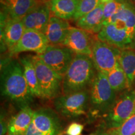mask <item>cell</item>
<instances>
[{
	"label": "cell",
	"mask_w": 135,
	"mask_h": 135,
	"mask_svg": "<svg viewBox=\"0 0 135 135\" xmlns=\"http://www.w3.org/2000/svg\"><path fill=\"white\" fill-rule=\"evenodd\" d=\"M117 1V10L102 22L97 39L123 50L135 48V7L131 0Z\"/></svg>",
	"instance_id": "6da1fadb"
},
{
	"label": "cell",
	"mask_w": 135,
	"mask_h": 135,
	"mask_svg": "<svg viewBox=\"0 0 135 135\" xmlns=\"http://www.w3.org/2000/svg\"><path fill=\"white\" fill-rule=\"evenodd\" d=\"M1 95L20 109L30 106L34 97L25 79L20 61L11 60L3 66L1 74Z\"/></svg>",
	"instance_id": "7a4b0ae2"
},
{
	"label": "cell",
	"mask_w": 135,
	"mask_h": 135,
	"mask_svg": "<svg viewBox=\"0 0 135 135\" xmlns=\"http://www.w3.org/2000/svg\"><path fill=\"white\" fill-rule=\"evenodd\" d=\"M89 90V104L87 120L93 123L103 118L116 101L115 91L108 80L107 75L98 71L93 80Z\"/></svg>",
	"instance_id": "3957f363"
},
{
	"label": "cell",
	"mask_w": 135,
	"mask_h": 135,
	"mask_svg": "<svg viewBox=\"0 0 135 135\" xmlns=\"http://www.w3.org/2000/svg\"><path fill=\"white\" fill-rule=\"evenodd\" d=\"M91 58L76 54L66 72L63 76L62 92L68 94L87 89L97 73Z\"/></svg>",
	"instance_id": "277c9868"
},
{
	"label": "cell",
	"mask_w": 135,
	"mask_h": 135,
	"mask_svg": "<svg viewBox=\"0 0 135 135\" xmlns=\"http://www.w3.org/2000/svg\"><path fill=\"white\" fill-rule=\"evenodd\" d=\"M89 104V90L63 94L54 99V107L57 113L68 119H76L86 115Z\"/></svg>",
	"instance_id": "5b68a950"
},
{
	"label": "cell",
	"mask_w": 135,
	"mask_h": 135,
	"mask_svg": "<svg viewBox=\"0 0 135 135\" xmlns=\"http://www.w3.org/2000/svg\"><path fill=\"white\" fill-rule=\"evenodd\" d=\"M135 111V90L124 93L104 116L99 128L105 129H116L122 125Z\"/></svg>",
	"instance_id": "8992f818"
},
{
	"label": "cell",
	"mask_w": 135,
	"mask_h": 135,
	"mask_svg": "<svg viewBox=\"0 0 135 135\" xmlns=\"http://www.w3.org/2000/svg\"><path fill=\"white\" fill-rule=\"evenodd\" d=\"M64 127L57 112L50 108L34 111L31 124L25 135H64Z\"/></svg>",
	"instance_id": "52a82bcc"
},
{
	"label": "cell",
	"mask_w": 135,
	"mask_h": 135,
	"mask_svg": "<svg viewBox=\"0 0 135 135\" xmlns=\"http://www.w3.org/2000/svg\"><path fill=\"white\" fill-rule=\"evenodd\" d=\"M32 58L36 70L41 98L51 99L59 97L62 90L63 76L48 66L37 55L32 56Z\"/></svg>",
	"instance_id": "ba28073f"
},
{
	"label": "cell",
	"mask_w": 135,
	"mask_h": 135,
	"mask_svg": "<svg viewBox=\"0 0 135 135\" xmlns=\"http://www.w3.org/2000/svg\"><path fill=\"white\" fill-rule=\"evenodd\" d=\"M121 50L99 40H94L91 59L97 71L107 75L119 62Z\"/></svg>",
	"instance_id": "9c48e42d"
},
{
	"label": "cell",
	"mask_w": 135,
	"mask_h": 135,
	"mask_svg": "<svg viewBox=\"0 0 135 135\" xmlns=\"http://www.w3.org/2000/svg\"><path fill=\"white\" fill-rule=\"evenodd\" d=\"M76 54L63 45H49L41 55H37L46 65L63 76Z\"/></svg>",
	"instance_id": "30bf717a"
},
{
	"label": "cell",
	"mask_w": 135,
	"mask_h": 135,
	"mask_svg": "<svg viewBox=\"0 0 135 135\" xmlns=\"http://www.w3.org/2000/svg\"><path fill=\"white\" fill-rule=\"evenodd\" d=\"M50 45L46 35L42 32L25 30L21 40L9 51L11 55L26 51L35 52L41 55Z\"/></svg>",
	"instance_id": "8fae6325"
},
{
	"label": "cell",
	"mask_w": 135,
	"mask_h": 135,
	"mask_svg": "<svg viewBox=\"0 0 135 135\" xmlns=\"http://www.w3.org/2000/svg\"><path fill=\"white\" fill-rule=\"evenodd\" d=\"M93 41L88 31L71 27L61 45L70 49L75 54L86 55L91 58Z\"/></svg>",
	"instance_id": "7c38bea8"
},
{
	"label": "cell",
	"mask_w": 135,
	"mask_h": 135,
	"mask_svg": "<svg viewBox=\"0 0 135 135\" xmlns=\"http://www.w3.org/2000/svg\"><path fill=\"white\" fill-rule=\"evenodd\" d=\"M40 3L38 0H1V15L6 20H22Z\"/></svg>",
	"instance_id": "4fadbf2b"
},
{
	"label": "cell",
	"mask_w": 135,
	"mask_h": 135,
	"mask_svg": "<svg viewBox=\"0 0 135 135\" xmlns=\"http://www.w3.org/2000/svg\"><path fill=\"white\" fill-rule=\"evenodd\" d=\"M51 18L47 2L41 3L22 19L25 30L38 31L44 33Z\"/></svg>",
	"instance_id": "5bb4252c"
},
{
	"label": "cell",
	"mask_w": 135,
	"mask_h": 135,
	"mask_svg": "<svg viewBox=\"0 0 135 135\" xmlns=\"http://www.w3.org/2000/svg\"><path fill=\"white\" fill-rule=\"evenodd\" d=\"M25 31L21 20H6L1 21V37L4 45L9 49L13 48L21 40Z\"/></svg>",
	"instance_id": "9a60e30c"
},
{
	"label": "cell",
	"mask_w": 135,
	"mask_h": 135,
	"mask_svg": "<svg viewBox=\"0 0 135 135\" xmlns=\"http://www.w3.org/2000/svg\"><path fill=\"white\" fill-rule=\"evenodd\" d=\"M70 26L66 20L55 16H51L44 34L50 45H61L68 33Z\"/></svg>",
	"instance_id": "2e32d148"
},
{
	"label": "cell",
	"mask_w": 135,
	"mask_h": 135,
	"mask_svg": "<svg viewBox=\"0 0 135 135\" xmlns=\"http://www.w3.org/2000/svg\"><path fill=\"white\" fill-rule=\"evenodd\" d=\"M34 111L30 106L23 108L10 118L8 127V135H25L31 124Z\"/></svg>",
	"instance_id": "e0dca14e"
},
{
	"label": "cell",
	"mask_w": 135,
	"mask_h": 135,
	"mask_svg": "<svg viewBox=\"0 0 135 135\" xmlns=\"http://www.w3.org/2000/svg\"><path fill=\"white\" fill-rule=\"evenodd\" d=\"M104 7V3L99 4L94 10L77 20L76 26L88 32L98 33L101 28Z\"/></svg>",
	"instance_id": "ac0fdd59"
},
{
	"label": "cell",
	"mask_w": 135,
	"mask_h": 135,
	"mask_svg": "<svg viewBox=\"0 0 135 135\" xmlns=\"http://www.w3.org/2000/svg\"><path fill=\"white\" fill-rule=\"evenodd\" d=\"M79 0H50L47 2L53 16L68 20L73 19Z\"/></svg>",
	"instance_id": "d6986e66"
},
{
	"label": "cell",
	"mask_w": 135,
	"mask_h": 135,
	"mask_svg": "<svg viewBox=\"0 0 135 135\" xmlns=\"http://www.w3.org/2000/svg\"><path fill=\"white\" fill-rule=\"evenodd\" d=\"M19 61L23 67L25 79L32 94L34 97L41 98L32 56H21Z\"/></svg>",
	"instance_id": "ffe728a7"
},
{
	"label": "cell",
	"mask_w": 135,
	"mask_h": 135,
	"mask_svg": "<svg viewBox=\"0 0 135 135\" xmlns=\"http://www.w3.org/2000/svg\"><path fill=\"white\" fill-rule=\"evenodd\" d=\"M119 62L127 78L129 88L135 80V50L132 49L121 50Z\"/></svg>",
	"instance_id": "44dd1931"
},
{
	"label": "cell",
	"mask_w": 135,
	"mask_h": 135,
	"mask_svg": "<svg viewBox=\"0 0 135 135\" xmlns=\"http://www.w3.org/2000/svg\"><path fill=\"white\" fill-rule=\"evenodd\" d=\"M106 75L109 84L115 92L120 91L126 88H129L127 78L119 64V62L117 63L113 70H111Z\"/></svg>",
	"instance_id": "7402d4cb"
},
{
	"label": "cell",
	"mask_w": 135,
	"mask_h": 135,
	"mask_svg": "<svg viewBox=\"0 0 135 135\" xmlns=\"http://www.w3.org/2000/svg\"><path fill=\"white\" fill-rule=\"evenodd\" d=\"M101 3L100 0H79L73 20L76 21L81 17L94 10Z\"/></svg>",
	"instance_id": "603a6c76"
},
{
	"label": "cell",
	"mask_w": 135,
	"mask_h": 135,
	"mask_svg": "<svg viewBox=\"0 0 135 135\" xmlns=\"http://www.w3.org/2000/svg\"><path fill=\"white\" fill-rule=\"evenodd\" d=\"M112 135L135 134V111L132 115L121 125L116 129H109Z\"/></svg>",
	"instance_id": "cb8c5ba5"
},
{
	"label": "cell",
	"mask_w": 135,
	"mask_h": 135,
	"mask_svg": "<svg viewBox=\"0 0 135 135\" xmlns=\"http://www.w3.org/2000/svg\"><path fill=\"white\" fill-rule=\"evenodd\" d=\"M118 5L119 3L117 0H111L104 4L102 22L108 20L115 13L118 8Z\"/></svg>",
	"instance_id": "d4e9b609"
},
{
	"label": "cell",
	"mask_w": 135,
	"mask_h": 135,
	"mask_svg": "<svg viewBox=\"0 0 135 135\" xmlns=\"http://www.w3.org/2000/svg\"><path fill=\"white\" fill-rule=\"evenodd\" d=\"M84 129V126L82 124L73 122L69 124L65 130L66 135H80Z\"/></svg>",
	"instance_id": "484cf974"
},
{
	"label": "cell",
	"mask_w": 135,
	"mask_h": 135,
	"mask_svg": "<svg viewBox=\"0 0 135 135\" xmlns=\"http://www.w3.org/2000/svg\"><path fill=\"white\" fill-rule=\"evenodd\" d=\"M91 135H112L109 129H105L99 128L98 130L93 133Z\"/></svg>",
	"instance_id": "4316f807"
},
{
	"label": "cell",
	"mask_w": 135,
	"mask_h": 135,
	"mask_svg": "<svg viewBox=\"0 0 135 135\" xmlns=\"http://www.w3.org/2000/svg\"><path fill=\"white\" fill-rule=\"evenodd\" d=\"M111 1V0H100L101 3H104V4L106 3L109 2V1Z\"/></svg>",
	"instance_id": "83f0119b"
},
{
	"label": "cell",
	"mask_w": 135,
	"mask_h": 135,
	"mask_svg": "<svg viewBox=\"0 0 135 135\" xmlns=\"http://www.w3.org/2000/svg\"><path fill=\"white\" fill-rule=\"evenodd\" d=\"M43 1H44V2H48V1H50V0H43Z\"/></svg>",
	"instance_id": "f1b7e54d"
},
{
	"label": "cell",
	"mask_w": 135,
	"mask_h": 135,
	"mask_svg": "<svg viewBox=\"0 0 135 135\" xmlns=\"http://www.w3.org/2000/svg\"><path fill=\"white\" fill-rule=\"evenodd\" d=\"M134 45H135V36H134Z\"/></svg>",
	"instance_id": "f546056e"
},
{
	"label": "cell",
	"mask_w": 135,
	"mask_h": 135,
	"mask_svg": "<svg viewBox=\"0 0 135 135\" xmlns=\"http://www.w3.org/2000/svg\"><path fill=\"white\" fill-rule=\"evenodd\" d=\"M6 135H8V134H6Z\"/></svg>",
	"instance_id": "4dcf8cb0"
},
{
	"label": "cell",
	"mask_w": 135,
	"mask_h": 135,
	"mask_svg": "<svg viewBox=\"0 0 135 135\" xmlns=\"http://www.w3.org/2000/svg\"><path fill=\"white\" fill-rule=\"evenodd\" d=\"M134 135H135V134H134Z\"/></svg>",
	"instance_id": "1f68e13d"
}]
</instances>
